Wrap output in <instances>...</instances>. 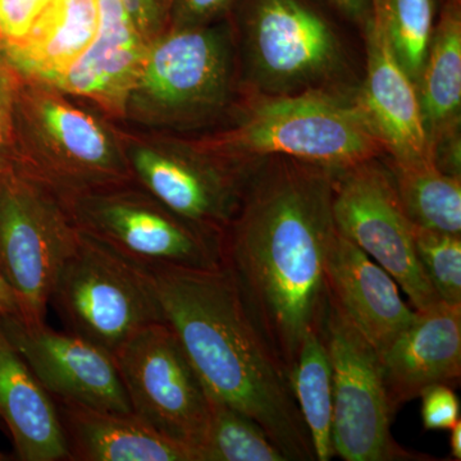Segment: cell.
I'll list each match as a JSON object with an SVG mask.
<instances>
[{"label": "cell", "mask_w": 461, "mask_h": 461, "mask_svg": "<svg viewBox=\"0 0 461 461\" xmlns=\"http://www.w3.org/2000/svg\"><path fill=\"white\" fill-rule=\"evenodd\" d=\"M68 332L113 355L165 315L147 267L78 230L51 291Z\"/></svg>", "instance_id": "cell-5"}, {"label": "cell", "mask_w": 461, "mask_h": 461, "mask_svg": "<svg viewBox=\"0 0 461 461\" xmlns=\"http://www.w3.org/2000/svg\"><path fill=\"white\" fill-rule=\"evenodd\" d=\"M14 166L60 199L133 180L126 154L96 118L50 85L23 76L17 91Z\"/></svg>", "instance_id": "cell-4"}, {"label": "cell", "mask_w": 461, "mask_h": 461, "mask_svg": "<svg viewBox=\"0 0 461 461\" xmlns=\"http://www.w3.org/2000/svg\"><path fill=\"white\" fill-rule=\"evenodd\" d=\"M430 151L459 135L461 111V11L448 0L430 38L417 83Z\"/></svg>", "instance_id": "cell-22"}, {"label": "cell", "mask_w": 461, "mask_h": 461, "mask_svg": "<svg viewBox=\"0 0 461 461\" xmlns=\"http://www.w3.org/2000/svg\"><path fill=\"white\" fill-rule=\"evenodd\" d=\"M326 278L330 302L379 357L414 317L396 281L338 230L327 250Z\"/></svg>", "instance_id": "cell-16"}, {"label": "cell", "mask_w": 461, "mask_h": 461, "mask_svg": "<svg viewBox=\"0 0 461 461\" xmlns=\"http://www.w3.org/2000/svg\"><path fill=\"white\" fill-rule=\"evenodd\" d=\"M330 2L341 9L348 17L364 23V25L371 17L373 5H375V0H330Z\"/></svg>", "instance_id": "cell-33"}, {"label": "cell", "mask_w": 461, "mask_h": 461, "mask_svg": "<svg viewBox=\"0 0 461 461\" xmlns=\"http://www.w3.org/2000/svg\"><path fill=\"white\" fill-rule=\"evenodd\" d=\"M147 268L166 323L209 396L253 418L287 461L315 460L287 369L251 320L226 266Z\"/></svg>", "instance_id": "cell-2"}, {"label": "cell", "mask_w": 461, "mask_h": 461, "mask_svg": "<svg viewBox=\"0 0 461 461\" xmlns=\"http://www.w3.org/2000/svg\"><path fill=\"white\" fill-rule=\"evenodd\" d=\"M0 420L18 459L69 460L57 402L0 327Z\"/></svg>", "instance_id": "cell-19"}, {"label": "cell", "mask_w": 461, "mask_h": 461, "mask_svg": "<svg viewBox=\"0 0 461 461\" xmlns=\"http://www.w3.org/2000/svg\"><path fill=\"white\" fill-rule=\"evenodd\" d=\"M379 357L395 411L430 386L459 382L461 304L438 302L415 311L411 323Z\"/></svg>", "instance_id": "cell-17"}, {"label": "cell", "mask_w": 461, "mask_h": 461, "mask_svg": "<svg viewBox=\"0 0 461 461\" xmlns=\"http://www.w3.org/2000/svg\"><path fill=\"white\" fill-rule=\"evenodd\" d=\"M450 436V450L455 460H461V420L453 427Z\"/></svg>", "instance_id": "cell-35"}, {"label": "cell", "mask_w": 461, "mask_h": 461, "mask_svg": "<svg viewBox=\"0 0 461 461\" xmlns=\"http://www.w3.org/2000/svg\"><path fill=\"white\" fill-rule=\"evenodd\" d=\"M99 25V0H51L25 39L3 50L21 76L50 85L86 50Z\"/></svg>", "instance_id": "cell-21"}, {"label": "cell", "mask_w": 461, "mask_h": 461, "mask_svg": "<svg viewBox=\"0 0 461 461\" xmlns=\"http://www.w3.org/2000/svg\"><path fill=\"white\" fill-rule=\"evenodd\" d=\"M375 159L335 172L336 230L396 281L415 311H424L441 300L418 259L414 224L400 202L393 173Z\"/></svg>", "instance_id": "cell-11"}, {"label": "cell", "mask_w": 461, "mask_h": 461, "mask_svg": "<svg viewBox=\"0 0 461 461\" xmlns=\"http://www.w3.org/2000/svg\"><path fill=\"white\" fill-rule=\"evenodd\" d=\"M77 239L62 199L14 166L0 185V273L27 326L45 323L51 291Z\"/></svg>", "instance_id": "cell-7"}, {"label": "cell", "mask_w": 461, "mask_h": 461, "mask_svg": "<svg viewBox=\"0 0 461 461\" xmlns=\"http://www.w3.org/2000/svg\"><path fill=\"white\" fill-rule=\"evenodd\" d=\"M149 42L120 0H99V25L93 41L50 86L122 115Z\"/></svg>", "instance_id": "cell-18"}, {"label": "cell", "mask_w": 461, "mask_h": 461, "mask_svg": "<svg viewBox=\"0 0 461 461\" xmlns=\"http://www.w3.org/2000/svg\"><path fill=\"white\" fill-rule=\"evenodd\" d=\"M69 460L198 461L187 446L172 441L133 412L57 402Z\"/></svg>", "instance_id": "cell-20"}, {"label": "cell", "mask_w": 461, "mask_h": 461, "mask_svg": "<svg viewBox=\"0 0 461 461\" xmlns=\"http://www.w3.org/2000/svg\"><path fill=\"white\" fill-rule=\"evenodd\" d=\"M148 41L167 29L172 0H120Z\"/></svg>", "instance_id": "cell-31"}, {"label": "cell", "mask_w": 461, "mask_h": 461, "mask_svg": "<svg viewBox=\"0 0 461 461\" xmlns=\"http://www.w3.org/2000/svg\"><path fill=\"white\" fill-rule=\"evenodd\" d=\"M333 375V445L346 461L423 460L391 435L395 409L384 384L381 357L330 302L323 326Z\"/></svg>", "instance_id": "cell-10"}, {"label": "cell", "mask_w": 461, "mask_h": 461, "mask_svg": "<svg viewBox=\"0 0 461 461\" xmlns=\"http://www.w3.org/2000/svg\"><path fill=\"white\" fill-rule=\"evenodd\" d=\"M0 327L54 402L132 412L113 355L104 348L18 317L0 318Z\"/></svg>", "instance_id": "cell-14"}, {"label": "cell", "mask_w": 461, "mask_h": 461, "mask_svg": "<svg viewBox=\"0 0 461 461\" xmlns=\"http://www.w3.org/2000/svg\"><path fill=\"white\" fill-rule=\"evenodd\" d=\"M291 390L313 444L315 460L336 456L333 445V375L323 330L306 333L290 375Z\"/></svg>", "instance_id": "cell-23"}, {"label": "cell", "mask_w": 461, "mask_h": 461, "mask_svg": "<svg viewBox=\"0 0 461 461\" xmlns=\"http://www.w3.org/2000/svg\"><path fill=\"white\" fill-rule=\"evenodd\" d=\"M384 7L397 59L415 84L435 29L432 0H384Z\"/></svg>", "instance_id": "cell-26"}, {"label": "cell", "mask_w": 461, "mask_h": 461, "mask_svg": "<svg viewBox=\"0 0 461 461\" xmlns=\"http://www.w3.org/2000/svg\"><path fill=\"white\" fill-rule=\"evenodd\" d=\"M251 77L266 93L308 90L336 68L339 45L329 23L300 0H258L247 26Z\"/></svg>", "instance_id": "cell-13"}, {"label": "cell", "mask_w": 461, "mask_h": 461, "mask_svg": "<svg viewBox=\"0 0 461 461\" xmlns=\"http://www.w3.org/2000/svg\"><path fill=\"white\" fill-rule=\"evenodd\" d=\"M232 0H172L169 27L205 26L220 16Z\"/></svg>", "instance_id": "cell-32"}, {"label": "cell", "mask_w": 461, "mask_h": 461, "mask_svg": "<svg viewBox=\"0 0 461 461\" xmlns=\"http://www.w3.org/2000/svg\"><path fill=\"white\" fill-rule=\"evenodd\" d=\"M76 229L144 267L213 268L222 241L129 184L62 199Z\"/></svg>", "instance_id": "cell-8"}, {"label": "cell", "mask_w": 461, "mask_h": 461, "mask_svg": "<svg viewBox=\"0 0 461 461\" xmlns=\"http://www.w3.org/2000/svg\"><path fill=\"white\" fill-rule=\"evenodd\" d=\"M195 145L244 168L282 157L336 172L384 153L357 102L313 89L258 96L235 127Z\"/></svg>", "instance_id": "cell-3"}, {"label": "cell", "mask_w": 461, "mask_h": 461, "mask_svg": "<svg viewBox=\"0 0 461 461\" xmlns=\"http://www.w3.org/2000/svg\"><path fill=\"white\" fill-rule=\"evenodd\" d=\"M418 259L441 302L461 304V236L414 224Z\"/></svg>", "instance_id": "cell-27"}, {"label": "cell", "mask_w": 461, "mask_h": 461, "mask_svg": "<svg viewBox=\"0 0 461 461\" xmlns=\"http://www.w3.org/2000/svg\"><path fill=\"white\" fill-rule=\"evenodd\" d=\"M21 76L0 50V185L16 159V100Z\"/></svg>", "instance_id": "cell-28"}, {"label": "cell", "mask_w": 461, "mask_h": 461, "mask_svg": "<svg viewBox=\"0 0 461 461\" xmlns=\"http://www.w3.org/2000/svg\"><path fill=\"white\" fill-rule=\"evenodd\" d=\"M0 50H2V48H0Z\"/></svg>", "instance_id": "cell-37"}, {"label": "cell", "mask_w": 461, "mask_h": 461, "mask_svg": "<svg viewBox=\"0 0 461 461\" xmlns=\"http://www.w3.org/2000/svg\"><path fill=\"white\" fill-rule=\"evenodd\" d=\"M335 171L260 160L222 238V260L251 320L290 375L306 333L323 330Z\"/></svg>", "instance_id": "cell-1"}, {"label": "cell", "mask_w": 461, "mask_h": 461, "mask_svg": "<svg viewBox=\"0 0 461 461\" xmlns=\"http://www.w3.org/2000/svg\"><path fill=\"white\" fill-rule=\"evenodd\" d=\"M388 168L412 224L461 236V177L442 172L433 160Z\"/></svg>", "instance_id": "cell-24"}, {"label": "cell", "mask_w": 461, "mask_h": 461, "mask_svg": "<svg viewBox=\"0 0 461 461\" xmlns=\"http://www.w3.org/2000/svg\"><path fill=\"white\" fill-rule=\"evenodd\" d=\"M113 357L133 414L190 447L199 461L211 397L171 327L165 321L145 327Z\"/></svg>", "instance_id": "cell-9"}, {"label": "cell", "mask_w": 461, "mask_h": 461, "mask_svg": "<svg viewBox=\"0 0 461 461\" xmlns=\"http://www.w3.org/2000/svg\"><path fill=\"white\" fill-rule=\"evenodd\" d=\"M229 36L209 25L168 27L149 42L124 114L153 126H191L229 99Z\"/></svg>", "instance_id": "cell-6"}, {"label": "cell", "mask_w": 461, "mask_h": 461, "mask_svg": "<svg viewBox=\"0 0 461 461\" xmlns=\"http://www.w3.org/2000/svg\"><path fill=\"white\" fill-rule=\"evenodd\" d=\"M126 156L133 180L150 195L222 241L254 167L230 165L181 142L139 144Z\"/></svg>", "instance_id": "cell-12"}, {"label": "cell", "mask_w": 461, "mask_h": 461, "mask_svg": "<svg viewBox=\"0 0 461 461\" xmlns=\"http://www.w3.org/2000/svg\"><path fill=\"white\" fill-rule=\"evenodd\" d=\"M211 397V420L199 461H287L253 418Z\"/></svg>", "instance_id": "cell-25"}, {"label": "cell", "mask_w": 461, "mask_h": 461, "mask_svg": "<svg viewBox=\"0 0 461 461\" xmlns=\"http://www.w3.org/2000/svg\"><path fill=\"white\" fill-rule=\"evenodd\" d=\"M366 81L357 104L384 151L390 154L391 165L433 160L417 87L393 50L384 0H375L371 17L366 23Z\"/></svg>", "instance_id": "cell-15"}, {"label": "cell", "mask_w": 461, "mask_h": 461, "mask_svg": "<svg viewBox=\"0 0 461 461\" xmlns=\"http://www.w3.org/2000/svg\"><path fill=\"white\" fill-rule=\"evenodd\" d=\"M7 317L20 318V311L14 291L0 273V318Z\"/></svg>", "instance_id": "cell-34"}, {"label": "cell", "mask_w": 461, "mask_h": 461, "mask_svg": "<svg viewBox=\"0 0 461 461\" xmlns=\"http://www.w3.org/2000/svg\"><path fill=\"white\" fill-rule=\"evenodd\" d=\"M9 457L7 456V455H5V453H2V451H0V461H5V460H8Z\"/></svg>", "instance_id": "cell-36"}, {"label": "cell", "mask_w": 461, "mask_h": 461, "mask_svg": "<svg viewBox=\"0 0 461 461\" xmlns=\"http://www.w3.org/2000/svg\"><path fill=\"white\" fill-rule=\"evenodd\" d=\"M420 397L424 429L450 430L460 420V402L448 384L430 386Z\"/></svg>", "instance_id": "cell-30"}, {"label": "cell", "mask_w": 461, "mask_h": 461, "mask_svg": "<svg viewBox=\"0 0 461 461\" xmlns=\"http://www.w3.org/2000/svg\"><path fill=\"white\" fill-rule=\"evenodd\" d=\"M51 0H0V48L16 47Z\"/></svg>", "instance_id": "cell-29"}]
</instances>
